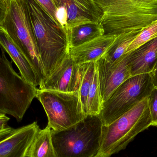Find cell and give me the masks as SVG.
<instances>
[{"label":"cell","instance_id":"cell-5","mask_svg":"<svg viewBox=\"0 0 157 157\" xmlns=\"http://www.w3.org/2000/svg\"><path fill=\"white\" fill-rule=\"evenodd\" d=\"M6 4L5 15L0 26L31 63L41 86L45 73L24 3L22 0H6Z\"/></svg>","mask_w":157,"mask_h":157},{"label":"cell","instance_id":"cell-20","mask_svg":"<svg viewBox=\"0 0 157 157\" xmlns=\"http://www.w3.org/2000/svg\"><path fill=\"white\" fill-rule=\"evenodd\" d=\"M83 66V75L78 92L83 109L86 113V104L90 89L94 78L96 69V62L84 63Z\"/></svg>","mask_w":157,"mask_h":157},{"label":"cell","instance_id":"cell-16","mask_svg":"<svg viewBox=\"0 0 157 157\" xmlns=\"http://www.w3.org/2000/svg\"><path fill=\"white\" fill-rule=\"evenodd\" d=\"M104 35L99 23H87L71 29L68 32L70 48H75Z\"/></svg>","mask_w":157,"mask_h":157},{"label":"cell","instance_id":"cell-21","mask_svg":"<svg viewBox=\"0 0 157 157\" xmlns=\"http://www.w3.org/2000/svg\"><path fill=\"white\" fill-rule=\"evenodd\" d=\"M157 37V20L145 28L135 39L126 51V54Z\"/></svg>","mask_w":157,"mask_h":157},{"label":"cell","instance_id":"cell-4","mask_svg":"<svg viewBox=\"0 0 157 157\" xmlns=\"http://www.w3.org/2000/svg\"><path fill=\"white\" fill-rule=\"evenodd\" d=\"M0 55V113L8 114L17 121L23 120L38 89L14 71L2 49Z\"/></svg>","mask_w":157,"mask_h":157},{"label":"cell","instance_id":"cell-23","mask_svg":"<svg viewBox=\"0 0 157 157\" xmlns=\"http://www.w3.org/2000/svg\"><path fill=\"white\" fill-rule=\"evenodd\" d=\"M36 1L43 7V9L49 15L53 21L57 25L61 26L57 20V7L54 1L53 0H36Z\"/></svg>","mask_w":157,"mask_h":157},{"label":"cell","instance_id":"cell-13","mask_svg":"<svg viewBox=\"0 0 157 157\" xmlns=\"http://www.w3.org/2000/svg\"><path fill=\"white\" fill-rule=\"evenodd\" d=\"M128 54L131 76L152 73L157 62V37Z\"/></svg>","mask_w":157,"mask_h":157},{"label":"cell","instance_id":"cell-22","mask_svg":"<svg viewBox=\"0 0 157 157\" xmlns=\"http://www.w3.org/2000/svg\"><path fill=\"white\" fill-rule=\"evenodd\" d=\"M148 107L152 119V125L157 127V87H155L148 97Z\"/></svg>","mask_w":157,"mask_h":157},{"label":"cell","instance_id":"cell-17","mask_svg":"<svg viewBox=\"0 0 157 157\" xmlns=\"http://www.w3.org/2000/svg\"><path fill=\"white\" fill-rule=\"evenodd\" d=\"M142 30H136L117 36L102 57L111 63L119 61L126 55L127 49Z\"/></svg>","mask_w":157,"mask_h":157},{"label":"cell","instance_id":"cell-3","mask_svg":"<svg viewBox=\"0 0 157 157\" xmlns=\"http://www.w3.org/2000/svg\"><path fill=\"white\" fill-rule=\"evenodd\" d=\"M151 125L147 97L109 125H103L101 146L96 157H111L125 149L137 135Z\"/></svg>","mask_w":157,"mask_h":157},{"label":"cell","instance_id":"cell-2","mask_svg":"<svg viewBox=\"0 0 157 157\" xmlns=\"http://www.w3.org/2000/svg\"><path fill=\"white\" fill-rule=\"evenodd\" d=\"M103 125L99 115H86L65 130H51L57 157H96L100 149Z\"/></svg>","mask_w":157,"mask_h":157},{"label":"cell","instance_id":"cell-18","mask_svg":"<svg viewBox=\"0 0 157 157\" xmlns=\"http://www.w3.org/2000/svg\"><path fill=\"white\" fill-rule=\"evenodd\" d=\"M102 103L96 68L87 100L86 115H98L102 109Z\"/></svg>","mask_w":157,"mask_h":157},{"label":"cell","instance_id":"cell-24","mask_svg":"<svg viewBox=\"0 0 157 157\" xmlns=\"http://www.w3.org/2000/svg\"><path fill=\"white\" fill-rule=\"evenodd\" d=\"M9 120L10 118L6 114L0 113V141L9 136L15 130L8 125Z\"/></svg>","mask_w":157,"mask_h":157},{"label":"cell","instance_id":"cell-8","mask_svg":"<svg viewBox=\"0 0 157 157\" xmlns=\"http://www.w3.org/2000/svg\"><path fill=\"white\" fill-rule=\"evenodd\" d=\"M128 59V53L115 63H110L103 57L96 62L102 102L106 101L123 82L132 76Z\"/></svg>","mask_w":157,"mask_h":157},{"label":"cell","instance_id":"cell-15","mask_svg":"<svg viewBox=\"0 0 157 157\" xmlns=\"http://www.w3.org/2000/svg\"><path fill=\"white\" fill-rule=\"evenodd\" d=\"M25 157H57L52 144L51 129L48 126L38 131Z\"/></svg>","mask_w":157,"mask_h":157},{"label":"cell","instance_id":"cell-9","mask_svg":"<svg viewBox=\"0 0 157 157\" xmlns=\"http://www.w3.org/2000/svg\"><path fill=\"white\" fill-rule=\"evenodd\" d=\"M83 70V64H77L69 54L59 67L43 81L39 89L64 92H78Z\"/></svg>","mask_w":157,"mask_h":157},{"label":"cell","instance_id":"cell-28","mask_svg":"<svg viewBox=\"0 0 157 157\" xmlns=\"http://www.w3.org/2000/svg\"></svg>","mask_w":157,"mask_h":157},{"label":"cell","instance_id":"cell-14","mask_svg":"<svg viewBox=\"0 0 157 157\" xmlns=\"http://www.w3.org/2000/svg\"><path fill=\"white\" fill-rule=\"evenodd\" d=\"M117 36L103 35L75 48H70L69 54L77 64L96 62L107 51Z\"/></svg>","mask_w":157,"mask_h":157},{"label":"cell","instance_id":"cell-7","mask_svg":"<svg viewBox=\"0 0 157 157\" xmlns=\"http://www.w3.org/2000/svg\"><path fill=\"white\" fill-rule=\"evenodd\" d=\"M36 98L47 114V126L52 131L68 129L86 116L78 91L64 92L38 89Z\"/></svg>","mask_w":157,"mask_h":157},{"label":"cell","instance_id":"cell-10","mask_svg":"<svg viewBox=\"0 0 157 157\" xmlns=\"http://www.w3.org/2000/svg\"><path fill=\"white\" fill-rule=\"evenodd\" d=\"M57 9L66 10L68 32L71 29L87 23H99L102 12L93 0H56Z\"/></svg>","mask_w":157,"mask_h":157},{"label":"cell","instance_id":"cell-19","mask_svg":"<svg viewBox=\"0 0 157 157\" xmlns=\"http://www.w3.org/2000/svg\"><path fill=\"white\" fill-rule=\"evenodd\" d=\"M102 12L108 8L132 6L146 9H157V0H93Z\"/></svg>","mask_w":157,"mask_h":157},{"label":"cell","instance_id":"cell-26","mask_svg":"<svg viewBox=\"0 0 157 157\" xmlns=\"http://www.w3.org/2000/svg\"><path fill=\"white\" fill-rule=\"evenodd\" d=\"M152 75L155 86L157 87V67L152 72Z\"/></svg>","mask_w":157,"mask_h":157},{"label":"cell","instance_id":"cell-1","mask_svg":"<svg viewBox=\"0 0 157 157\" xmlns=\"http://www.w3.org/2000/svg\"><path fill=\"white\" fill-rule=\"evenodd\" d=\"M30 22L46 78L69 54L67 32L55 23L36 0H22Z\"/></svg>","mask_w":157,"mask_h":157},{"label":"cell","instance_id":"cell-12","mask_svg":"<svg viewBox=\"0 0 157 157\" xmlns=\"http://www.w3.org/2000/svg\"><path fill=\"white\" fill-rule=\"evenodd\" d=\"M0 46L3 48L18 68L21 76L37 87L41 82L35 69L25 54L17 47L6 31L0 26Z\"/></svg>","mask_w":157,"mask_h":157},{"label":"cell","instance_id":"cell-11","mask_svg":"<svg viewBox=\"0 0 157 157\" xmlns=\"http://www.w3.org/2000/svg\"><path fill=\"white\" fill-rule=\"evenodd\" d=\"M40 127L37 122L15 129L0 141V157H25Z\"/></svg>","mask_w":157,"mask_h":157},{"label":"cell","instance_id":"cell-25","mask_svg":"<svg viewBox=\"0 0 157 157\" xmlns=\"http://www.w3.org/2000/svg\"><path fill=\"white\" fill-rule=\"evenodd\" d=\"M6 0H0V24L2 22L6 12Z\"/></svg>","mask_w":157,"mask_h":157},{"label":"cell","instance_id":"cell-6","mask_svg":"<svg viewBox=\"0 0 157 157\" xmlns=\"http://www.w3.org/2000/svg\"><path fill=\"white\" fill-rule=\"evenodd\" d=\"M155 87L152 73L131 76L125 80L102 103L98 115L103 125H109L148 97Z\"/></svg>","mask_w":157,"mask_h":157},{"label":"cell","instance_id":"cell-27","mask_svg":"<svg viewBox=\"0 0 157 157\" xmlns=\"http://www.w3.org/2000/svg\"><path fill=\"white\" fill-rule=\"evenodd\" d=\"M157 67V63H156V66H155V69H156V68Z\"/></svg>","mask_w":157,"mask_h":157}]
</instances>
